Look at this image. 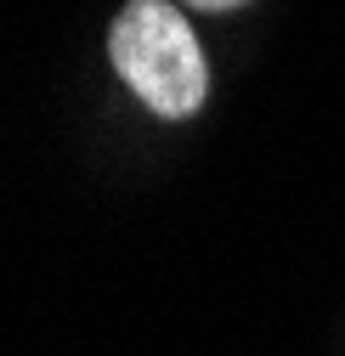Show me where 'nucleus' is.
Wrapping results in <instances>:
<instances>
[{"instance_id": "f257e3e1", "label": "nucleus", "mask_w": 345, "mask_h": 356, "mask_svg": "<svg viewBox=\"0 0 345 356\" xmlns=\"http://www.w3.org/2000/svg\"><path fill=\"white\" fill-rule=\"evenodd\" d=\"M108 57L119 79L159 113V119H187L209 97V68L193 40V23L164 6V0H131L113 29H108Z\"/></svg>"}]
</instances>
